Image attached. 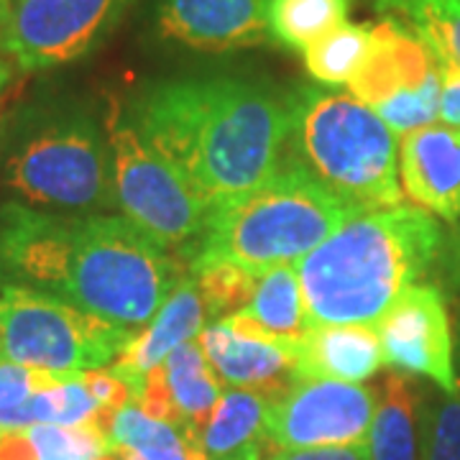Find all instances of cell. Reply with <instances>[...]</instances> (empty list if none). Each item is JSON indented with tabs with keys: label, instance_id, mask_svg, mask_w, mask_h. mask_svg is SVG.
I'll return each instance as SVG.
<instances>
[{
	"label": "cell",
	"instance_id": "44dd1931",
	"mask_svg": "<svg viewBox=\"0 0 460 460\" xmlns=\"http://www.w3.org/2000/svg\"><path fill=\"white\" fill-rule=\"evenodd\" d=\"M376 392V414L368 432L371 460H417L422 410L420 386L402 374H389Z\"/></svg>",
	"mask_w": 460,
	"mask_h": 460
},
{
	"label": "cell",
	"instance_id": "d6a6232c",
	"mask_svg": "<svg viewBox=\"0 0 460 460\" xmlns=\"http://www.w3.org/2000/svg\"><path fill=\"white\" fill-rule=\"evenodd\" d=\"M440 120H445V126L460 128V69L440 66Z\"/></svg>",
	"mask_w": 460,
	"mask_h": 460
},
{
	"label": "cell",
	"instance_id": "30bf717a",
	"mask_svg": "<svg viewBox=\"0 0 460 460\" xmlns=\"http://www.w3.org/2000/svg\"><path fill=\"white\" fill-rule=\"evenodd\" d=\"M378 392L330 378H296L269 402L266 428L277 450L368 443Z\"/></svg>",
	"mask_w": 460,
	"mask_h": 460
},
{
	"label": "cell",
	"instance_id": "9a60e30c",
	"mask_svg": "<svg viewBox=\"0 0 460 460\" xmlns=\"http://www.w3.org/2000/svg\"><path fill=\"white\" fill-rule=\"evenodd\" d=\"M435 72L438 59L432 51L407 26L394 18H384L374 26L368 57L348 83V90L363 105L376 111L381 102L399 93L422 87Z\"/></svg>",
	"mask_w": 460,
	"mask_h": 460
},
{
	"label": "cell",
	"instance_id": "d6986e66",
	"mask_svg": "<svg viewBox=\"0 0 460 460\" xmlns=\"http://www.w3.org/2000/svg\"><path fill=\"white\" fill-rule=\"evenodd\" d=\"M223 323L238 335L269 341L295 353L296 343L310 330L295 263L266 271L246 307L223 317Z\"/></svg>",
	"mask_w": 460,
	"mask_h": 460
},
{
	"label": "cell",
	"instance_id": "f35d334b",
	"mask_svg": "<svg viewBox=\"0 0 460 460\" xmlns=\"http://www.w3.org/2000/svg\"><path fill=\"white\" fill-rule=\"evenodd\" d=\"M100 460H118V458H111V456H102V458Z\"/></svg>",
	"mask_w": 460,
	"mask_h": 460
},
{
	"label": "cell",
	"instance_id": "74e56055",
	"mask_svg": "<svg viewBox=\"0 0 460 460\" xmlns=\"http://www.w3.org/2000/svg\"><path fill=\"white\" fill-rule=\"evenodd\" d=\"M118 460H136V458H131V456H126V458H118ZM202 460H208V458H202Z\"/></svg>",
	"mask_w": 460,
	"mask_h": 460
},
{
	"label": "cell",
	"instance_id": "f546056e",
	"mask_svg": "<svg viewBox=\"0 0 460 460\" xmlns=\"http://www.w3.org/2000/svg\"><path fill=\"white\" fill-rule=\"evenodd\" d=\"M65 376H69V374L59 376V374L36 371V368L18 366V363L0 356V411L16 410L23 402H29L36 392L54 386Z\"/></svg>",
	"mask_w": 460,
	"mask_h": 460
},
{
	"label": "cell",
	"instance_id": "9c48e42d",
	"mask_svg": "<svg viewBox=\"0 0 460 460\" xmlns=\"http://www.w3.org/2000/svg\"><path fill=\"white\" fill-rule=\"evenodd\" d=\"M133 0H11L0 54L23 72L87 57L113 31Z\"/></svg>",
	"mask_w": 460,
	"mask_h": 460
},
{
	"label": "cell",
	"instance_id": "3957f363",
	"mask_svg": "<svg viewBox=\"0 0 460 460\" xmlns=\"http://www.w3.org/2000/svg\"><path fill=\"white\" fill-rule=\"evenodd\" d=\"M440 226L420 208L350 217L299 259L307 325H378L440 253Z\"/></svg>",
	"mask_w": 460,
	"mask_h": 460
},
{
	"label": "cell",
	"instance_id": "4dcf8cb0",
	"mask_svg": "<svg viewBox=\"0 0 460 460\" xmlns=\"http://www.w3.org/2000/svg\"><path fill=\"white\" fill-rule=\"evenodd\" d=\"M83 381L84 386L90 389V394L95 396V402L100 404L102 417L108 420V425H111L115 411L133 402L131 386L118 376L111 366L108 368H90V371H83Z\"/></svg>",
	"mask_w": 460,
	"mask_h": 460
},
{
	"label": "cell",
	"instance_id": "e575fe53",
	"mask_svg": "<svg viewBox=\"0 0 460 460\" xmlns=\"http://www.w3.org/2000/svg\"><path fill=\"white\" fill-rule=\"evenodd\" d=\"M445 274L453 287H460V233H456V238L450 241L447 253H445Z\"/></svg>",
	"mask_w": 460,
	"mask_h": 460
},
{
	"label": "cell",
	"instance_id": "8fae6325",
	"mask_svg": "<svg viewBox=\"0 0 460 460\" xmlns=\"http://www.w3.org/2000/svg\"><path fill=\"white\" fill-rule=\"evenodd\" d=\"M384 361L396 371L435 381L445 394H460L450 320L443 292L429 284H411L378 320Z\"/></svg>",
	"mask_w": 460,
	"mask_h": 460
},
{
	"label": "cell",
	"instance_id": "f1b7e54d",
	"mask_svg": "<svg viewBox=\"0 0 460 460\" xmlns=\"http://www.w3.org/2000/svg\"><path fill=\"white\" fill-rule=\"evenodd\" d=\"M440 66L435 75H429V80L417 90L410 93H399L392 100L381 102L374 113L392 128L394 136H407L411 131H420L425 126H432V120L440 115Z\"/></svg>",
	"mask_w": 460,
	"mask_h": 460
},
{
	"label": "cell",
	"instance_id": "4316f807",
	"mask_svg": "<svg viewBox=\"0 0 460 460\" xmlns=\"http://www.w3.org/2000/svg\"><path fill=\"white\" fill-rule=\"evenodd\" d=\"M420 429L422 460H460V394L422 396Z\"/></svg>",
	"mask_w": 460,
	"mask_h": 460
},
{
	"label": "cell",
	"instance_id": "2e32d148",
	"mask_svg": "<svg viewBox=\"0 0 460 460\" xmlns=\"http://www.w3.org/2000/svg\"><path fill=\"white\" fill-rule=\"evenodd\" d=\"M208 320L205 302L199 296V289L192 274L181 277L172 295L166 296L162 310L151 317L146 328L138 335H133L126 343V348L118 353L113 361V368L118 376L123 378L133 392V402L138 399L146 376L169 358L172 350L180 345L190 343L195 335L202 332V325Z\"/></svg>",
	"mask_w": 460,
	"mask_h": 460
},
{
	"label": "cell",
	"instance_id": "5b68a950",
	"mask_svg": "<svg viewBox=\"0 0 460 460\" xmlns=\"http://www.w3.org/2000/svg\"><path fill=\"white\" fill-rule=\"evenodd\" d=\"M350 217L356 213L305 169L279 166L253 192L205 213L199 243H190V263L228 261L261 279L305 259Z\"/></svg>",
	"mask_w": 460,
	"mask_h": 460
},
{
	"label": "cell",
	"instance_id": "d590c367",
	"mask_svg": "<svg viewBox=\"0 0 460 460\" xmlns=\"http://www.w3.org/2000/svg\"><path fill=\"white\" fill-rule=\"evenodd\" d=\"M8 13H11V0H0V31H3V23H5Z\"/></svg>",
	"mask_w": 460,
	"mask_h": 460
},
{
	"label": "cell",
	"instance_id": "d4e9b609",
	"mask_svg": "<svg viewBox=\"0 0 460 460\" xmlns=\"http://www.w3.org/2000/svg\"><path fill=\"white\" fill-rule=\"evenodd\" d=\"M371 31V23H343L320 41H314L313 47L302 51L307 75L323 84L350 83L368 57Z\"/></svg>",
	"mask_w": 460,
	"mask_h": 460
},
{
	"label": "cell",
	"instance_id": "836d02e7",
	"mask_svg": "<svg viewBox=\"0 0 460 460\" xmlns=\"http://www.w3.org/2000/svg\"><path fill=\"white\" fill-rule=\"evenodd\" d=\"M0 460H36L29 435L26 432L0 435Z\"/></svg>",
	"mask_w": 460,
	"mask_h": 460
},
{
	"label": "cell",
	"instance_id": "83f0119b",
	"mask_svg": "<svg viewBox=\"0 0 460 460\" xmlns=\"http://www.w3.org/2000/svg\"><path fill=\"white\" fill-rule=\"evenodd\" d=\"M26 435L36 460H100L108 453V440L93 422L80 428L36 425Z\"/></svg>",
	"mask_w": 460,
	"mask_h": 460
},
{
	"label": "cell",
	"instance_id": "7a4b0ae2",
	"mask_svg": "<svg viewBox=\"0 0 460 460\" xmlns=\"http://www.w3.org/2000/svg\"><path fill=\"white\" fill-rule=\"evenodd\" d=\"M136 131L210 213L279 172L289 95L241 77L162 83L138 102Z\"/></svg>",
	"mask_w": 460,
	"mask_h": 460
},
{
	"label": "cell",
	"instance_id": "8992f818",
	"mask_svg": "<svg viewBox=\"0 0 460 460\" xmlns=\"http://www.w3.org/2000/svg\"><path fill=\"white\" fill-rule=\"evenodd\" d=\"M131 338L62 296L0 281V356L18 366L59 376L105 368Z\"/></svg>",
	"mask_w": 460,
	"mask_h": 460
},
{
	"label": "cell",
	"instance_id": "cb8c5ba5",
	"mask_svg": "<svg viewBox=\"0 0 460 460\" xmlns=\"http://www.w3.org/2000/svg\"><path fill=\"white\" fill-rule=\"evenodd\" d=\"M350 0H269V31L287 49L305 51L348 23Z\"/></svg>",
	"mask_w": 460,
	"mask_h": 460
},
{
	"label": "cell",
	"instance_id": "4fadbf2b",
	"mask_svg": "<svg viewBox=\"0 0 460 460\" xmlns=\"http://www.w3.org/2000/svg\"><path fill=\"white\" fill-rule=\"evenodd\" d=\"M220 396V378L199 343L190 341L172 350L169 358L148 374L133 404H138L148 417L169 422L199 440V432L210 422Z\"/></svg>",
	"mask_w": 460,
	"mask_h": 460
},
{
	"label": "cell",
	"instance_id": "603a6c76",
	"mask_svg": "<svg viewBox=\"0 0 460 460\" xmlns=\"http://www.w3.org/2000/svg\"><path fill=\"white\" fill-rule=\"evenodd\" d=\"M376 11L407 26L438 65L460 69V0H376Z\"/></svg>",
	"mask_w": 460,
	"mask_h": 460
},
{
	"label": "cell",
	"instance_id": "8d00e7d4",
	"mask_svg": "<svg viewBox=\"0 0 460 460\" xmlns=\"http://www.w3.org/2000/svg\"><path fill=\"white\" fill-rule=\"evenodd\" d=\"M5 83H8V66H5V62L0 59V93H3Z\"/></svg>",
	"mask_w": 460,
	"mask_h": 460
},
{
	"label": "cell",
	"instance_id": "7402d4cb",
	"mask_svg": "<svg viewBox=\"0 0 460 460\" xmlns=\"http://www.w3.org/2000/svg\"><path fill=\"white\" fill-rule=\"evenodd\" d=\"M108 453L115 458L136 460H202L205 453L198 438L169 422L154 420L138 404H126L115 411L108 432Z\"/></svg>",
	"mask_w": 460,
	"mask_h": 460
},
{
	"label": "cell",
	"instance_id": "5bb4252c",
	"mask_svg": "<svg viewBox=\"0 0 460 460\" xmlns=\"http://www.w3.org/2000/svg\"><path fill=\"white\" fill-rule=\"evenodd\" d=\"M399 184L420 208L443 220L460 217V128L425 126L402 136Z\"/></svg>",
	"mask_w": 460,
	"mask_h": 460
},
{
	"label": "cell",
	"instance_id": "484cf974",
	"mask_svg": "<svg viewBox=\"0 0 460 460\" xmlns=\"http://www.w3.org/2000/svg\"><path fill=\"white\" fill-rule=\"evenodd\" d=\"M190 274L205 302V313L215 323L243 310L259 284L251 271L228 261L190 263Z\"/></svg>",
	"mask_w": 460,
	"mask_h": 460
},
{
	"label": "cell",
	"instance_id": "52a82bcc",
	"mask_svg": "<svg viewBox=\"0 0 460 460\" xmlns=\"http://www.w3.org/2000/svg\"><path fill=\"white\" fill-rule=\"evenodd\" d=\"M3 181L31 208L72 213L111 205V148L90 118H59L29 133L16 146L5 162Z\"/></svg>",
	"mask_w": 460,
	"mask_h": 460
},
{
	"label": "cell",
	"instance_id": "7c38bea8",
	"mask_svg": "<svg viewBox=\"0 0 460 460\" xmlns=\"http://www.w3.org/2000/svg\"><path fill=\"white\" fill-rule=\"evenodd\" d=\"M156 29L195 51H235L271 39L269 0H159Z\"/></svg>",
	"mask_w": 460,
	"mask_h": 460
},
{
	"label": "cell",
	"instance_id": "277c9868",
	"mask_svg": "<svg viewBox=\"0 0 460 460\" xmlns=\"http://www.w3.org/2000/svg\"><path fill=\"white\" fill-rule=\"evenodd\" d=\"M289 164L305 169L356 215L399 208V146L361 100L302 87L289 95Z\"/></svg>",
	"mask_w": 460,
	"mask_h": 460
},
{
	"label": "cell",
	"instance_id": "e0dca14e",
	"mask_svg": "<svg viewBox=\"0 0 460 460\" xmlns=\"http://www.w3.org/2000/svg\"><path fill=\"white\" fill-rule=\"evenodd\" d=\"M199 348L205 350L217 378L235 389L266 396L269 402L279 399L296 381V358L292 350L238 335L223 320L199 332Z\"/></svg>",
	"mask_w": 460,
	"mask_h": 460
},
{
	"label": "cell",
	"instance_id": "1f68e13d",
	"mask_svg": "<svg viewBox=\"0 0 460 460\" xmlns=\"http://www.w3.org/2000/svg\"><path fill=\"white\" fill-rule=\"evenodd\" d=\"M269 460H371V450L368 443L292 447V450H277Z\"/></svg>",
	"mask_w": 460,
	"mask_h": 460
},
{
	"label": "cell",
	"instance_id": "ffe728a7",
	"mask_svg": "<svg viewBox=\"0 0 460 460\" xmlns=\"http://www.w3.org/2000/svg\"><path fill=\"white\" fill-rule=\"evenodd\" d=\"M269 399L246 389L223 392L210 422L199 432L208 460H263L269 440Z\"/></svg>",
	"mask_w": 460,
	"mask_h": 460
},
{
	"label": "cell",
	"instance_id": "ba28073f",
	"mask_svg": "<svg viewBox=\"0 0 460 460\" xmlns=\"http://www.w3.org/2000/svg\"><path fill=\"white\" fill-rule=\"evenodd\" d=\"M113 199L136 228L164 248L190 246L205 226V208L187 181L133 126L111 123Z\"/></svg>",
	"mask_w": 460,
	"mask_h": 460
},
{
	"label": "cell",
	"instance_id": "6da1fadb",
	"mask_svg": "<svg viewBox=\"0 0 460 460\" xmlns=\"http://www.w3.org/2000/svg\"><path fill=\"white\" fill-rule=\"evenodd\" d=\"M0 274L62 296L118 328H141L181 279L162 243L120 215L0 208Z\"/></svg>",
	"mask_w": 460,
	"mask_h": 460
},
{
	"label": "cell",
	"instance_id": "ac0fdd59",
	"mask_svg": "<svg viewBox=\"0 0 460 460\" xmlns=\"http://www.w3.org/2000/svg\"><path fill=\"white\" fill-rule=\"evenodd\" d=\"M296 378L361 384L384 361L374 325H317L296 343Z\"/></svg>",
	"mask_w": 460,
	"mask_h": 460
}]
</instances>
